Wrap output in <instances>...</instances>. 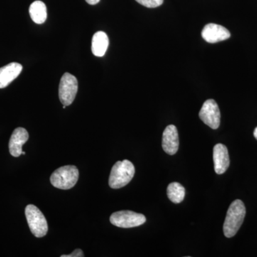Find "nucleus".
<instances>
[{
	"label": "nucleus",
	"mask_w": 257,
	"mask_h": 257,
	"mask_svg": "<svg viewBox=\"0 0 257 257\" xmlns=\"http://www.w3.org/2000/svg\"><path fill=\"white\" fill-rule=\"evenodd\" d=\"M167 193L169 199L175 204L182 202L185 197V189L178 182H172L169 184Z\"/></svg>",
	"instance_id": "nucleus-15"
},
{
	"label": "nucleus",
	"mask_w": 257,
	"mask_h": 257,
	"mask_svg": "<svg viewBox=\"0 0 257 257\" xmlns=\"http://www.w3.org/2000/svg\"><path fill=\"white\" fill-rule=\"evenodd\" d=\"M89 5H95L99 3L100 0H85Z\"/></svg>",
	"instance_id": "nucleus-18"
},
{
	"label": "nucleus",
	"mask_w": 257,
	"mask_h": 257,
	"mask_svg": "<svg viewBox=\"0 0 257 257\" xmlns=\"http://www.w3.org/2000/svg\"><path fill=\"white\" fill-rule=\"evenodd\" d=\"M135 174V166L130 161L125 160L116 162L109 176V187L120 189L131 182Z\"/></svg>",
	"instance_id": "nucleus-2"
},
{
	"label": "nucleus",
	"mask_w": 257,
	"mask_h": 257,
	"mask_svg": "<svg viewBox=\"0 0 257 257\" xmlns=\"http://www.w3.org/2000/svg\"><path fill=\"white\" fill-rule=\"evenodd\" d=\"M246 215V208L242 201L236 199L231 203L226 213L224 226V234L227 238L233 237L239 231Z\"/></svg>",
	"instance_id": "nucleus-1"
},
{
	"label": "nucleus",
	"mask_w": 257,
	"mask_h": 257,
	"mask_svg": "<svg viewBox=\"0 0 257 257\" xmlns=\"http://www.w3.org/2000/svg\"><path fill=\"white\" fill-rule=\"evenodd\" d=\"M231 34L227 29L216 24H208L203 28L202 32V38L209 43L224 41L228 40Z\"/></svg>",
	"instance_id": "nucleus-8"
},
{
	"label": "nucleus",
	"mask_w": 257,
	"mask_h": 257,
	"mask_svg": "<svg viewBox=\"0 0 257 257\" xmlns=\"http://www.w3.org/2000/svg\"><path fill=\"white\" fill-rule=\"evenodd\" d=\"M79 179V170L75 166L67 165L57 169L52 173L50 182L56 188H72Z\"/></svg>",
	"instance_id": "nucleus-3"
},
{
	"label": "nucleus",
	"mask_w": 257,
	"mask_h": 257,
	"mask_svg": "<svg viewBox=\"0 0 257 257\" xmlns=\"http://www.w3.org/2000/svg\"><path fill=\"white\" fill-rule=\"evenodd\" d=\"M109 47V38L104 32H97L92 37V52L96 57H101L105 55Z\"/></svg>",
	"instance_id": "nucleus-13"
},
{
	"label": "nucleus",
	"mask_w": 257,
	"mask_h": 257,
	"mask_svg": "<svg viewBox=\"0 0 257 257\" xmlns=\"http://www.w3.org/2000/svg\"><path fill=\"white\" fill-rule=\"evenodd\" d=\"M253 136H254V138H256L257 140V126L256 128H255L254 131H253Z\"/></svg>",
	"instance_id": "nucleus-19"
},
{
	"label": "nucleus",
	"mask_w": 257,
	"mask_h": 257,
	"mask_svg": "<svg viewBox=\"0 0 257 257\" xmlns=\"http://www.w3.org/2000/svg\"><path fill=\"white\" fill-rule=\"evenodd\" d=\"M199 115L203 122L209 127L213 130L219 128L221 119L220 110L214 99H208L204 103Z\"/></svg>",
	"instance_id": "nucleus-7"
},
{
	"label": "nucleus",
	"mask_w": 257,
	"mask_h": 257,
	"mask_svg": "<svg viewBox=\"0 0 257 257\" xmlns=\"http://www.w3.org/2000/svg\"><path fill=\"white\" fill-rule=\"evenodd\" d=\"M29 134L25 128H15L10 138V152L12 156L20 157L23 154V146L28 142Z\"/></svg>",
	"instance_id": "nucleus-11"
},
{
	"label": "nucleus",
	"mask_w": 257,
	"mask_h": 257,
	"mask_svg": "<svg viewBox=\"0 0 257 257\" xmlns=\"http://www.w3.org/2000/svg\"><path fill=\"white\" fill-rule=\"evenodd\" d=\"M25 216L30 231L36 237H43L47 234L48 225L45 216L40 209L33 204H29L25 209Z\"/></svg>",
	"instance_id": "nucleus-4"
},
{
	"label": "nucleus",
	"mask_w": 257,
	"mask_h": 257,
	"mask_svg": "<svg viewBox=\"0 0 257 257\" xmlns=\"http://www.w3.org/2000/svg\"><path fill=\"white\" fill-rule=\"evenodd\" d=\"M213 160L214 163V170L217 175H222L230 165L229 152L227 148L222 144H217L213 150Z\"/></svg>",
	"instance_id": "nucleus-9"
},
{
	"label": "nucleus",
	"mask_w": 257,
	"mask_h": 257,
	"mask_svg": "<svg viewBox=\"0 0 257 257\" xmlns=\"http://www.w3.org/2000/svg\"><path fill=\"white\" fill-rule=\"evenodd\" d=\"M139 4L148 8H155L163 4L164 0H136Z\"/></svg>",
	"instance_id": "nucleus-16"
},
{
	"label": "nucleus",
	"mask_w": 257,
	"mask_h": 257,
	"mask_svg": "<svg viewBox=\"0 0 257 257\" xmlns=\"http://www.w3.org/2000/svg\"><path fill=\"white\" fill-rule=\"evenodd\" d=\"M30 17L34 23L42 25L47 20V7L43 2L37 0L30 5L29 9Z\"/></svg>",
	"instance_id": "nucleus-14"
},
{
	"label": "nucleus",
	"mask_w": 257,
	"mask_h": 257,
	"mask_svg": "<svg viewBox=\"0 0 257 257\" xmlns=\"http://www.w3.org/2000/svg\"><path fill=\"white\" fill-rule=\"evenodd\" d=\"M179 135L175 125L170 124L166 127L162 136V148L166 153L174 155L179 149Z\"/></svg>",
	"instance_id": "nucleus-10"
},
{
	"label": "nucleus",
	"mask_w": 257,
	"mask_h": 257,
	"mask_svg": "<svg viewBox=\"0 0 257 257\" xmlns=\"http://www.w3.org/2000/svg\"><path fill=\"white\" fill-rule=\"evenodd\" d=\"M25 154H26V153H25V152H23V154H22V155H25Z\"/></svg>",
	"instance_id": "nucleus-20"
},
{
	"label": "nucleus",
	"mask_w": 257,
	"mask_h": 257,
	"mask_svg": "<svg viewBox=\"0 0 257 257\" xmlns=\"http://www.w3.org/2000/svg\"><path fill=\"white\" fill-rule=\"evenodd\" d=\"M110 222L117 227L133 228L145 224L146 217L133 211H119L111 214Z\"/></svg>",
	"instance_id": "nucleus-6"
},
{
	"label": "nucleus",
	"mask_w": 257,
	"mask_h": 257,
	"mask_svg": "<svg viewBox=\"0 0 257 257\" xmlns=\"http://www.w3.org/2000/svg\"><path fill=\"white\" fill-rule=\"evenodd\" d=\"M78 91V82L72 74L64 73L59 87V97L63 105L69 106L73 102Z\"/></svg>",
	"instance_id": "nucleus-5"
},
{
	"label": "nucleus",
	"mask_w": 257,
	"mask_h": 257,
	"mask_svg": "<svg viewBox=\"0 0 257 257\" xmlns=\"http://www.w3.org/2000/svg\"><path fill=\"white\" fill-rule=\"evenodd\" d=\"M22 64L12 62L0 68V89H3L18 78L23 71Z\"/></svg>",
	"instance_id": "nucleus-12"
},
{
	"label": "nucleus",
	"mask_w": 257,
	"mask_h": 257,
	"mask_svg": "<svg viewBox=\"0 0 257 257\" xmlns=\"http://www.w3.org/2000/svg\"><path fill=\"white\" fill-rule=\"evenodd\" d=\"M84 256V252L80 248L74 250L73 252L68 255H62L61 257H83Z\"/></svg>",
	"instance_id": "nucleus-17"
}]
</instances>
